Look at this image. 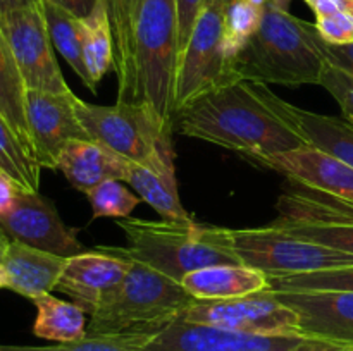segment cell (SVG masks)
<instances>
[{
  "instance_id": "f6af8a7d",
  "label": "cell",
  "mask_w": 353,
  "mask_h": 351,
  "mask_svg": "<svg viewBox=\"0 0 353 351\" xmlns=\"http://www.w3.org/2000/svg\"><path fill=\"white\" fill-rule=\"evenodd\" d=\"M303 2H305L307 3V6H309L310 7V9H316V6H317V3H319V0H303Z\"/></svg>"
},
{
  "instance_id": "ee69618b",
  "label": "cell",
  "mask_w": 353,
  "mask_h": 351,
  "mask_svg": "<svg viewBox=\"0 0 353 351\" xmlns=\"http://www.w3.org/2000/svg\"><path fill=\"white\" fill-rule=\"evenodd\" d=\"M228 2H230V0H209L207 3H214V6H219V7H223V9H224V6H226Z\"/></svg>"
},
{
  "instance_id": "4dcf8cb0",
  "label": "cell",
  "mask_w": 353,
  "mask_h": 351,
  "mask_svg": "<svg viewBox=\"0 0 353 351\" xmlns=\"http://www.w3.org/2000/svg\"><path fill=\"white\" fill-rule=\"evenodd\" d=\"M272 291H353V267L269 277Z\"/></svg>"
},
{
  "instance_id": "5b68a950",
  "label": "cell",
  "mask_w": 353,
  "mask_h": 351,
  "mask_svg": "<svg viewBox=\"0 0 353 351\" xmlns=\"http://www.w3.org/2000/svg\"><path fill=\"white\" fill-rule=\"evenodd\" d=\"M131 262L126 277L90 313L86 334L157 332L193 305L195 299L181 282L141 262Z\"/></svg>"
},
{
  "instance_id": "ba28073f",
  "label": "cell",
  "mask_w": 353,
  "mask_h": 351,
  "mask_svg": "<svg viewBox=\"0 0 353 351\" xmlns=\"http://www.w3.org/2000/svg\"><path fill=\"white\" fill-rule=\"evenodd\" d=\"M74 109L90 140L130 160H143L159 145L172 141V136L164 133L150 110L138 103L95 105L76 96Z\"/></svg>"
},
{
  "instance_id": "4316f807",
  "label": "cell",
  "mask_w": 353,
  "mask_h": 351,
  "mask_svg": "<svg viewBox=\"0 0 353 351\" xmlns=\"http://www.w3.org/2000/svg\"><path fill=\"white\" fill-rule=\"evenodd\" d=\"M40 164L23 147L10 124L0 114V172L23 191H38Z\"/></svg>"
},
{
  "instance_id": "d6a6232c",
  "label": "cell",
  "mask_w": 353,
  "mask_h": 351,
  "mask_svg": "<svg viewBox=\"0 0 353 351\" xmlns=\"http://www.w3.org/2000/svg\"><path fill=\"white\" fill-rule=\"evenodd\" d=\"M319 85L336 100L345 119L353 124V76L341 71L340 67L327 64L321 76Z\"/></svg>"
},
{
  "instance_id": "60d3db41",
  "label": "cell",
  "mask_w": 353,
  "mask_h": 351,
  "mask_svg": "<svg viewBox=\"0 0 353 351\" xmlns=\"http://www.w3.org/2000/svg\"><path fill=\"white\" fill-rule=\"evenodd\" d=\"M24 2H28V0H0V16H3L9 10L16 9V7L23 6Z\"/></svg>"
},
{
  "instance_id": "f546056e",
  "label": "cell",
  "mask_w": 353,
  "mask_h": 351,
  "mask_svg": "<svg viewBox=\"0 0 353 351\" xmlns=\"http://www.w3.org/2000/svg\"><path fill=\"white\" fill-rule=\"evenodd\" d=\"M154 332H126L112 336H92L71 343H57L52 346H14L0 344V351H143L148 337Z\"/></svg>"
},
{
  "instance_id": "484cf974",
  "label": "cell",
  "mask_w": 353,
  "mask_h": 351,
  "mask_svg": "<svg viewBox=\"0 0 353 351\" xmlns=\"http://www.w3.org/2000/svg\"><path fill=\"white\" fill-rule=\"evenodd\" d=\"M45 21H47L48 34L54 43V48L64 57V61L71 65L72 71L79 76L83 85L92 93L99 92V86L92 81L86 69L85 57H83L81 45V28L79 19L68 9L55 3L54 0H40Z\"/></svg>"
},
{
  "instance_id": "7c38bea8",
  "label": "cell",
  "mask_w": 353,
  "mask_h": 351,
  "mask_svg": "<svg viewBox=\"0 0 353 351\" xmlns=\"http://www.w3.org/2000/svg\"><path fill=\"white\" fill-rule=\"evenodd\" d=\"M307 336H254L181 319L152 334L143 351H296Z\"/></svg>"
},
{
  "instance_id": "d4e9b609",
  "label": "cell",
  "mask_w": 353,
  "mask_h": 351,
  "mask_svg": "<svg viewBox=\"0 0 353 351\" xmlns=\"http://www.w3.org/2000/svg\"><path fill=\"white\" fill-rule=\"evenodd\" d=\"M37 306V319L33 323L34 336L55 343H71L86 336V315L88 313L74 301L55 298L52 292L31 299Z\"/></svg>"
},
{
  "instance_id": "9c48e42d",
  "label": "cell",
  "mask_w": 353,
  "mask_h": 351,
  "mask_svg": "<svg viewBox=\"0 0 353 351\" xmlns=\"http://www.w3.org/2000/svg\"><path fill=\"white\" fill-rule=\"evenodd\" d=\"M0 30L9 41L28 89L72 92L55 58L54 43L48 34L40 0H28L0 16Z\"/></svg>"
},
{
  "instance_id": "8992f818",
  "label": "cell",
  "mask_w": 353,
  "mask_h": 351,
  "mask_svg": "<svg viewBox=\"0 0 353 351\" xmlns=\"http://www.w3.org/2000/svg\"><path fill=\"white\" fill-rule=\"evenodd\" d=\"M231 236L241 264L269 277L353 267V255L307 241L271 224L254 229H231Z\"/></svg>"
},
{
  "instance_id": "2e32d148",
  "label": "cell",
  "mask_w": 353,
  "mask_h": 351,
  "mask_svg": "<svg viewBox=\"0 0 353 351\" xmlns=\"http://www.w3.org/2000/svg\"><path fill=\"white\" fill-rule=\"evenodd\" d=\"M124 181L137 189L138 196L148 203L162 219L181 222L193 219L179 198L172 141L161 143L140 162L128 158Z\"/></svg>"
},
{
  "instance_id": "8fae6325",
  "label": "cell",
  "mask_w": 353,
  "mask_h": 351,
  "mask_svg": "<svg viewBox=\"0 0 353 351\" xmlns=\"http://www.w3.org/2000/svg\"><path fill=\"white\" fill-rule=\"evenodd\" d=\"M0 227L10 241L59 257L69 258L85 251L78 231L65 226L54 203L38 191L17 189L12 209L0 217Z\"/></svg>"
},
{
  "instance_id": "83f0119b",
  "label": "cell",
  "mask_w": 353,
  "mask_h": 351,
  "mask_svg": "<svg viewBox=\"0 0 353 351\" xmlns=\"http://www.w3.org/2000/svg\"><path fill=\"white\" fill-rule=\"evenodd\" d=\"M265 6L268 0H230L224 6V48L231 62L261 28Z\"/></svg>"
},
{
  "instance_id": "f35d334b",
  "label": "cell",
  "mask_w": 353,
  "mask_h": 351,
  "mask_svg": "<svg viewBox=\"0 0 353 351\" xmlns=\"http://www.w3.org/2000/svg\"><path fill=\"white\" fill-rule=\"evenodd\" d=\"M312 12L314 16H323L330 12H345L353 16V0H319Z\"/></svg>"
},
{
  "instance_id": "b9f144b4",
  "label": "cell",
  "mask_w": 353,
  "mask_h": 351,
  "mask_svg": "<svg viewBox=\"0 0 353 351\" xmlns=\"http://www.w3.org/2000/svg\"><path fill=\"white\" fill-rule=\"evenodd\" d=\"M9 288V277H7V270L3 267L2 260H0V289Z\"/></svg>"
},
{
  "instance_id": "6da1fadb",
  "label": "cell",
  "mask_w": 353,
  "mask_h": 351,
  "mask_svg": "<svg viewBox=\"0 0 353 351\" xmlns=\"http://www.w3.org/2000/svg\"><path fill=\"white\" fill-rule=\"evenodd\" d=\"M179 133L236 151L259 165L268 157L309 147L268 105L255 85L233 79L176 114Z\"/></svg>"
},
{
  "instance_id": "ab89813d",
  "label": "cell",
  "mask_w": 353,
  "mask_h": 351,
  "mask_svg": "<svg viewBox=\"0 0 353 351\" xmlns=\"http://www.w3.org/2000/svg\"><path fill=\"white\" fill-rule=\"evenodd\" d=\"M55 3H59L61 7L68 9L69 12L74 14L76 17H86L90 16V12L95 7L97 0H54Z\"/></svg>"
},
{
  "instance_id": "f1b7e54d",
  "label": "cell",
  "mask_w": 353,
  "mask_h": 351,
  "mask_svg": "<svg viewBox=\"0 0 353 351\" xmlns=\"http://www.w3.org/2000/svg\"><path fill=\"white\" fill-rule=\"evenodd\" d=\"M271 226L303 237L312 243L353 255V224L323 219H290L278 217Z\"/></svg>"
},
{
  "instance_id": "836d02e7",
  "label": "cell",
  "mask_w": 353,
  "mask_h": 351,
  "mask_svg": "<svg viewBox=\"0 0 353 351\" xmlns=\"http://www.w3.org/2000/svg\"><path fill=\"white\" fill-rule=\"evenodd\" d=\"M317 33L324 41L333 45L353 43V16L345 12H330L316 16Z\"/></svg>"
},
{
  "instance_id": "7bdbcfd3",
  "label": "cell",
  "mask_w": 353,
  "mask_h": 351,
  "mask_svg": "<svg viewBox=\"0 0 353 351\" xmlns=\"http://www.w3.org/2000/svg\"><path fill=\"white\" fill-rule=\"evenodd\" d=\"M9 241H10L9 236H7V234L2 231V227H0V253H2L3 248H6L7 244H9Z\"/></svg>"
},
{
  "instance_id": "603a6c76",
  "label": "cell",
  "mask_w": 353,
  "mask_h": 351,
  "mask_svg": "<svg viewBox=\"0 0 353 351\" xmlns=\"http://www.w3.org/2000/svg\"><path fill=\"white\" fill-rule=\"evenodd\" d=\"M83 57L92 81L99 86L103 76L116 71V41L107 0H97L90 16L79 19Z\"/></svg>"
},
{
  "instance_id": "4fadbf2b",
  "label": "cell",
  "mask_w": 353,
  "mask_h": 351,
  "mask_svg": "<svg viewBox=\"0 0 353 351\" xmlns=\"http://www.w3.org/2000/svg\"><path fill=\"white\" fill-rule=\"evenodd\" d=\"M74 93L28 89L26 116L40 167L57 169L62 150L71 140H90L74 109Z\"/></svg>"
},
{
  "instance_id": "ac0fdd59",
  "label": "cell",
  "mask_w": 353,
  "mask_h": 351,
  "mask_svg": "<svg viewBox=\"0 0 353 351\" xmlns=\"http://www.w3.org/2000/svg\"><path fill=\"white\" fill-rule=\"evenodd\" d=\"M268 105L305 140L309 147L340 158L353 167V124L345 117L324 116L292 105L279 98L269 85L254 83Z\"/></svg>"
},
{
  "instance_id": "8d00e7d4",
  "label": "cell",
  "mask_w": 353,
  "mask_h": 351,
  "mask_svg": "<svg viewBox=\"0 0 353 351\" xmlns=\"http://www.w3.org/2000/svg\"><path fill=\"white\" fill-rule=\"evenodd\" d=\"M296 351H353V343L321 339V337H307L305 343Z\"/></svg>"
},
{
  "instance_id": "3957f363",
  "label": "cell",
  "mask_w": 353,
  "mask_h": 351,
  "mask_svg": "<svg viewBox=\"0 0 353 351\" xmlns=\"http://www.w3.org/2000/svg\"><path fill=\"white\" fill-rule=\"evenodd\" d=\"M128 248H117L131 260L141 262L181 282L190 272L212 265L241 264L233 248L231 229L195 220H117Z\"/></svg>"
},
{
  "instance_id": "ffe728a7",
  "label": "cell",
  "mask_w": 353,
  "mask_h": 351,
  "mask_svg": "<svg viewBox=\"0 0 353 351\" xmlns=\"http://www.w3.org/2000/svg\"><path fill=\"white\" fill-rule=\"evenodd\" d=\"M128 158L93 140H71L62 150L57 169L71 186L81 193L92 191L102 182L124 181Z\"/></svg>"
},
{
  "instance_id": "d6986e66",
  "label": "cell",
  "mask_w": 353,
  "mask_h": 351,
  "mask_svg": "<svg viewBox=\"0 0 353 351\" xmlns=\"http://www.w3.org/2000/svg\"><path fill=\"white\" fill-rule=\"evenodd\" d=\"M0 260L9 277L7 289L28 299L55 291V286L68 264L65 257H59L17 241H9L0 253Z\"/></svg>"
},
{
  "instance_id": "1f68e13d",
  "label": "cell",
  "mask_w": 353,
  "mask_h": 351,
  "mask_svg": "<svg viewBox=\"0 0 353 351\" xmlns=\"http://www.w3.org/2000/svg\"><path fill=\"white\" fill-rule=\"evenodd\" d=\"M90 206H92L93 219H126L131 215L134 209L140 203V196L133 195L130 189L124 188V184L117 179L102 182L92 191L86 193Z\"/></svg>"
},
{
  "instance_id": "e0dca14e",
  "label": "cell",
  "mask_w": 353,
  "mask_h": 351,
  "mask_svg": "<svg viewBox=\"0 0 353 351\" xmlns=\"http://www.w3.org/2000/svg\"><path fill=\"white\" fill-rule=\"evenodd\" d=\"M274 292L299 313L303 336L353 343V291Z\"/></svg>"
},
{
  "instance_id": "7402d4cb",
  "label": "cell",
  "mask_w": 353,
  "mask_h": 351,
  "mask_svg": "<svg viewBox=\"0 0 353 351\" xmlns=\"http://www.w3.org/2000/svg\"><path fill=\"white\" fill-rule=\"evenodd\" d=\"M26 93L28 88L24 85L19 65L14 58L6 34L0 30V114L10 124L23 147L34 157L33 140H31L26 116Z\"/></svg>"
},
{
  "instance_id": "52a82bcc",
  "label": "cell",
  "mask_w": 353,
  "mask_h": 351,
  "mask_svg": "<svg viewBox=\"0 0 353 351\" xmlns=\"http://www.w3.org/2000/svg\"><path fill=\"white\" fill-rule=\"evenodd\" d=\"M233 79L240 78L233 72L224 48L223 7L207 3L179 58L174 96L176 114Z\"/></svg>"
},
{
  "instance_id": "44dd1931",
  "label": "cell",
  "mask_w": 353,
  "mask_h": 351,
  "mask_svg": "<svg viewBox=\"0 0 353 351\" xmlns=\"http://www.w3.org/2000/svg\"><path fill=\"white\" fill-rule=\"evenodd\" d=\"M181 284L195 301H217L265 291L269 275L243 264H224L190 272Z\"/></svg>"
},
{
  "instance_id": "74e56055",
  "label": "cell",
  "mask_w": 353,
  "mask_h": 351,
  "mask_svg": "<svg viewBox=\"0 0 353 351\" xmlns=\"http://www.w3.org/2000/svg\"><path fill=\"white\" fill-rule=\"evenodd\" d=\"M17 189L19 188H17L6 174L0 172V217L6 215V213L12 209Z\"/></svg>"
},
{
  "instance_id": "7a4b0ae2",
  "label": "cell",
  "mask_w": 353,
  "mask_h": 351,
  "mask_svg": "<svg viewBox=\"0 0 353 351\" xmlns=\"http://www.w3.org/2000/svg\"><path fill=\"white\" fill-rule=\"evenodd\" d=\"M292 0H268L257 33L233 58L240 79L262 85H319L327 65L312 23L290 12Z\"/></svg>"
},
{
  "instance_id": "9a60e30c",
  "label": "cell",
  "mask_w": 353,
  "mask_h": 351,
  "mask_svg": "<svg viewBox=\"0 0 353 351\" xmlns=\"http://www.w3.org/2000/svg\"><path fill=\"white\" fill-rule=\"evenodd\" d=\"M261 167L279 172L293 186L323 193L353 205V167L326 151L303 147L271 155Z\"/></svg>"
},
{
  "instance_id": "277c9868",
  "label": "cell",
  "mask_w": 353,
  "mask_h": 351,
  "mask_svg": "<svg viewBox=\"0 0 353 351\" xmlns=\"http://www.w3.org/2000/svg\"><path fill=\"white\" fill-rule=\"evenodd\" d=\"M179 52L176 0H143L134 26L133 103L143 105L165 134L176 127V79Z\"/></svg>"
},
{
  "instance_id": "30bf717a",
  "label": "cell",
  "mask_w": 353,
  "mask_h": 351,
  "mask_svg": "<svg viewBox=\"0 0 353 351\" xmlns=\"http://www.w3.org/2000/svg\"><path fill=\"white\" fill-rule=\"evenodd\" d=\"M183 319L254 336H303L299 313L271 289L233 299L193 301Z\"/></svg>"
},
{
  "instance_id": "e575fe53",
  "label": "cell",
  "mask_w": 353,
  "mask_h": 351,
  "mask_svg": "<svg viewBox=\"0 0 353 351\" xmlns=\"http://www.w3.org/2000/svg\"><path fill=\"white\" fill-rule=\"evenodd\" d=\"M209 0H176L178 3V24H179V52L183 54L190 36L193 33L196 19L205 9Z\"/></svg>"
},
{
  "instance_id": "d590c367",
  "label": "cell",
  "mask_w": 353,
  "mask_h": 351,
  "mask_svg": "<svg viewBox=\"0 0 353 351\" xmlns=\"http://www.w3.org/2000/svg\"><path fill=\"white\" fill-rule=\"evenodd\" d=\"M319 47L327 64L334 65V67H340L341 71L348 72V74L353 76V43H348V45L327 43V41H324L319 34Z\"/></svg>"
},
{
  "instance_id": "5bb4252c",
  "label": "cell",
  "mask_w": 353,
  "mask_h": 351,
  "mask_svg": "<svg viewBox=\"0 0 353 351\" xmlns=\"http://www.w3.org/2000/svg\"><path fill=\"white\" fill-rule=\"evenodd\" d=\"M131 258L117 248L83 251L68 258L55 291L68 295L86 313H92L109 292L121 284L131 268Z\"/></svg>"
},
{
  "instance_id": "cb8c5ba5",
  "label": "cell",
  "mask_w": 353,
  "mask_h": 351,
  "mask_svg": "<svg viewBox=\"0 0 353 351\" xmlns=\"http://www.w3.org/2000/svg\"><path fill=\"white\" fill-rule=\"evenodd\" d=\"M143 0H107L116 41L117 102L133 103V41Z\"/></svg>"
}]
</instances>
